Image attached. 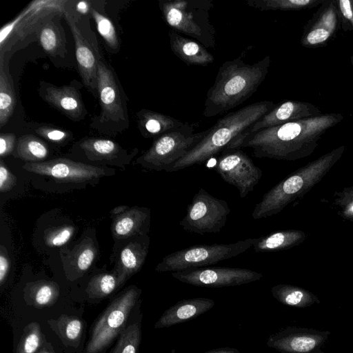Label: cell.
<instances>
[{
	"label": "cell",
	"instance_id": "obj_34",
	"mask_svg": "<svg viewBox=\"0 0 353 353\" xmlns=\"http://www.w3.org/2000/svg\"><path fill=\"white\" fill-rule=\"evenodd\" d=\"M141 339V323L136 322L122 331L111 353H137Z\"/></svg>",
	"mask_w": 353,
	"mask_h": 353
},
{
	"label": "cell",
	"instance_id": "obj_17",
	"mask_svg": "<svg viewBox=\"0 0 353 353\" xmlns=\"http://www.w3.org/2000/svg\"><path fill=\"white\" fill-rule=\"evenodd\" d=\"M321 110L315 105L296 100L283 101L261 117L243 134L255 132L290 121L316 117Z\"/></svg>",
	"mask_w": 353,
	"mask_h": 353
},
{
	"label": "cell",
	"instance_id": "obj_47",
	"mask_svg": "<svg viewBox=\"0 0 353 353\" xmlns=\"http://www.w3.org/2000/svg\"><path fill=\"white\" fill-rule=\"evenodd\" d=\"M204 353H240V352L234 347H222L209 350Z\"/></svg>",
	"mask_w": 353,
	"mask_h": 353
},
{
	"label": "cell",
	"instance_id": "obj_46",
	"mask_svg": "<svg viewBox=\"0 0 353 353\" xmlns=\"http://www.w3.org/2000/svg\"><path fill=\"white\" fill-rule=\"evenodd\" d=\"M76 8L77 12L82 14L88 13L91 10L90 2L88 1H79L76 5Z\"/></svg>",
	"mask_w": 353,
	"mask_h": 353
},
{
	"label": "cell",
	"instance_id": "obj_5",
	"mask_svg": "<svg viewBox=\"0 0 353 353\" xmlns=\"http://www.w3.org/2000/svg\"><path fill=\"white\" fill-rule=\"evenodd\" d=\"M162 18L173 31L185 34L206 48L216 46V30L210 20L212 0H160Z\"/></svg>",
	"mask_w": 353,
	"mask_h": 353
},
{
	"label": "cell",
	"instance_id": "obj_19",
	"mask_svg": "<svg viewBox=\"0 0 353 353\" xmlns=\"http://www.w3.org/2000/svg\"><path fill=\"white\" fill-rule=\"evenodd\" d=\"M214 305L212 299L197 297L183 299L168 308L154 324V328L169 327L194 319Z\"/></svg>",
	"mask_w": 353,
	"mask_h": 353
},
{
	"label": "cell",
	"instance_id": "obj_38",
	"mask_svg": "<svg viewBox=\"0 0 353 353\" xmlns=\"http://www.w3.org/2000/svg\"><path fill=\"white\" fill-rule=\"evenodd\" d=\"M333 204L341 217L353 223V186L335 191L333 194Z\"/></svg>",
	"mask_w": 353,
	"mask_h": 353
},
{
	"label": "cell",
	"instance_id": "obj_35",
	"mask_svg": "<svg viewBox=\"0 0 353 353\" xmlns=\"http://www.w3.org/2000/svg\"><path fill=\"white\" fill-rule=\"evenodd\" d=\"M42 343L41 327L37 322L28 324L23 329L16 353H36Z\"/></svg>",
	"mask_w": 353,
	"mask_h": 353
},
{
	"label": "cell",
	"instance_id": "obj_37",
	"mask_svg": "<svg viewBox=\"0 0 353 353\" xmlns=\"http://www.w3.org/2000/svg\"><path fill=\"white\" fill-rule=\"evenodd\" d=\"M90 12L95 21L98 32L107 45L112 49H118V37L112 21L93 8H91Z\"/></svg>",
	"mask_w": 353,
	"mask_h": 353
},
{
	"label": "cell",
	"instance_id": "obj_9",
	"mask_svg": "<svg viewBox=\"0 0 353 353\" xmlns=\"http://www.w3.org/2000/svg\"><path fill=\"white\" fill-rule=\"evenodd\" d=\"M140 294L141 290L131 288L111 303L94 324L86 353L102 352L122 332Z\"/></svg>",
	"mask_w": 353,
	"mask_h": 353
},
{
	"label": "cell",
	"instance_id": "obj_6",
	"mask_svg": "<svg viewBox=\"0 0 353 353\" xmlns=\"http://www.w3.org/2000/svg\"><path fill=\"white\" fill-rule=\"evenodd\" d=\"M257 238L230 244L194 245L165 256L155 268L157 272H176L205 267L235 257L253 247Z\"/></svg>",
	"mask_w": 353,
	"mask_h": 353
},
{
	"label": "cell",
	"instance_id": "obj_8",
	"mask_svg": "<svg viewBox=\"0 0 353 353\" xmlns=\"http://www.w3.org/2000/svg\"><path fill=\"white\" fill-rule=\"evenodd\" d=\"M97 92L101 113L94 128L105 132L122 131L128 126V117L122 90L112 70L102 61L97 65Z\"/></svg>",
	"mask_w": 353,
	"mask_h": 353
},
{
	"label": "cell",
	"instance_id": "obj_12",
	"mask_svg": "<svg viewBox=\"0 0 353 353\" xmlns=\"http://www.w3.org/2000/svg\"><path fill=\"white\" fill-rule=\"evenodd\" d=\"M182 283L207 288L238 286L260 280L263 274L247 268L202 267L172 272Z\"/></svg>",
	"mask_w": 353,
	"mask_h": 353
},
{
	"label": "cell",
	"instance_id": "obj_10",
	"mask_svg": "<svg viewBox=\"0 0 353 353\" xmlns=\"http://www.w3.org/2000/svg\"><path fill=\"white\" fill-rule=\"evenodd\" d=\"M230 212L228 203L200 188L188 205L179 225L190 233L201 235L218 233L225 226Z\"/></svg>",
	"mask_w": 353,
	"mask_h": 353
},
{
	"label": "cell",
	"instance_id": "obj_18",
	"mask_svg": "<svg viewBox=\"0 0 353 353\" xmlns=\"http://www.w3.org/2000/svg\"><path fill=\"white\" fill-rule=\"evenodd\" d=\"M64 15L73 35L76 58L83 83L92 92H94L97 91L98 61L90 45L83 37L72 15L66 11Z\"/></svg>",
	"mask_w": 353,
	"mask_h": 353
},
{
	"label": "cell",
	"instance_id": "obj_33",
	"mask_svg": "<svg viewBox=\"0 0 353 353\" xmlns=\"http://www.w3.org/2000/svg\"><path fill=\"white\" fill-rule=\"evenodd\" d=\"M81 147L88 156L97 159H110L119 151L118 144L112 140L100 138L85 139Z\"/></svg>",
	"mask_w": 353,
	"mask_h": 353
},
{
	"label": "cell",
	"instance_id": "obj_21",
	"mask_svg": "<svg viewBox=\"0 0 353 353\" xmlns=\"http://www.w3.org/2000/svg\"><path fill=\"white\" fill-rule=\"evenodd\" d=\"M43 99L72 120L83 116V103L79 92L74 87L50 85L45 90Z\"/></svg>",
	"mask_w": 353,
	"mask_h": 353
},
{
	"label": "cell",
	"instance_id": "obj_15",
	"mask_svg": "<svg viewBox=\"0 0 353 353\" xmlns=\"http://www.w3.org/2000/svg\"><path fill=\"white\" fill-rule=\"evenodd\" d=\"M23 168L31 172L69 182H83L105 174L104 170L100 168L62 158L43 162H28Z\"/></svg>",
	"mask_w": 353,
	"mask_h": 353
},
{
	"label": "cell",
	"instance_id": "obj_28",
	"mask_svg": "<svg viewBox=\"0 0 353 353\" xmlns=\"http://www.w3.org/2000/svg\"><path fill=\"white\" fill-rule=\"evenodd\" d=\"M150 221V210L134 208L119 216L114 223L113 232L117 237L131 236Z\"/></svg>",
	"mask_w": 353,
	"mask_h": 353
},
{
	"label": "cell",
	"instance_id": "obj_16",
	"mask_svg": "<svg viewBox=\"0 0 353 353\" xmlns=\"http://www.w3.org/2000/svg\"><path fill=\"white\" fill-rule=\"evenodd\" d=\"M66 2L63 0L32 1L24 9L25 14L16 27L8 42L11 45L23 40L30 34L38 32L49 21L64 14Z\"/></svg>",
	"mask_w": 353,
	"mask_h": 353
},
{
	"label": "cell",
	"instance_id": "obj_40",
	"mask_svg": "<svg viewBox=\"0 0 353 353\" xmlns=\"http://www.w3.org/2000/svg\"><path fill=\"white\" fill-rule=\"evenodd\" d=\"M73 230V228L69 226L54 230L46 236V243L51 247L61 246L71 238Z\"/></svg>",
	"mask_w": 353,
	"mask_h": 353
},
{
	"label": "cell",
	"instance_id": "obj_7",
	"mask_svg": "<svg viewBox=\"0 0 353 353\" xmlns=\"http://www.w3.org/2000/svg\"><path fill=\"white\" fill-rule=\"evenodd\" d=\"M197 123L184 125L156 138L150 148L139 159L145 168L157 171L165 168L182 158L208 133V129L196 132Z\"/></svg>",
	"mask_w": 353,
	"mask_h": 353
},
{
	"label": "cell",
	"instance_id": "obj_50",
	"mask_svg": "<svg viewBox=\"0 0 353 353\" xmlns=\"http://www.w3.org/2000/svg\"><path fill=\"white\" fill-rule=\"evenodd\" d=\"M350 61H351L352 65H353V54L351 57Z\"/></svg>",
	"mask_w": 353,
	"mask_h": 353
},
{
	"label": "cell",
	"instance_id": "obj_4",
	"mask_svg": "<svg viewBox=\"0 0 353 353\" xmlns=\"http://www.w3.org/2000/svg\"><path fill=\"white\" fill-rule=\"evenodd\" d=\"M341 145L295 170L263 196L252 213L254 219L280 213L289 204L302 198L318 184L342 157Z\"/></svg>",
	"mask_w": 353,
	"mask_h": 353
},
{
	"label": "cell",
	"instance_id": "obj_29",
	"mask_svg": "<svg viewBox=\"0 0 353 353\" xmlns=\"http://www.w3.org/2000/svg\"><path fill=\"white\" fill-rule=\"evenodd\" d=\"M325 0H247L250 7L261 11L301 10L321 5Z\"/></svg>",
	"mask_w": 353,
	"mask_h": 353
},
{
	"label": "cell",
	"instance_id": "obj_48",
	"mask_svg": "<svg viewBox=\"0 0 353 353\" xmlns=\"http://www.w3.org/2000/svg\"><path fill=\"white\" fill-rule=\"evenodd\" d=\"M39 353H55L52 348L50 347H43Z\"/></svg>",
	"mask_w": 353,
	"mask_h": 353
},
{
	"label": "cell",
	"instance_id": "obj_20",
	"mask_svg": "<svg viewBox=\"0 0 353 353\" xmlns=\"http://www.w3.org/2000/svg\"><path fill=\"white\" fill-rule=\"evenodd\" d=\"M168 36L172 52L186 65L205 66L214 61V56L199 42L171 29Z\"/></svg>",
	"mask_w": 353,
	"mask_h": 353
},
{
	"label": "cell",
	"instance_id": "obj_11",
	"mask_svg": "<svg viewBox=\"0 0 353 353\" xmlns=\"http://www.w3.org/2000/svg\"><path fill=\"white\" fill-rule=\"evenodd\" d=\"M213 169L238 189L241 198L252 192L262 176V170L241 149L223 150L217 156Z\"/></svg>",
	"mask_w": 353,
	"mask_h": 353
},
{
	"label": "cell",
	"instance_id": "obj_2",
	"mask_svg": "<svg viewBox=\"0 0 353 353\" xmlns=\"http://www.w3.org/2000/svg\"><path fill=\"white\" fill-rule=\"evenodd\" d=\"M248 48L219 68L214 84L206 94L203 115L215 117L230 110L249 99L263 83L268 73L270 57L257 62H244Z\"/></svg>",
	"mask_w": 353,
	"mask_h": 353
},
{
	"label": "cell",
	"instance_id": "obj_36",
	"mask_svg": "<svg viewBox=\"0 0 353 353\" xmlns=\"http://www.w3.org/2000/svg\"><path fill=\"white\" fill-rule=\"evenodd\" d=\"M117 285V278L112 274H102L94 276L86 292L91 299H102L111 294Z\"/></svg>",
	"mask_w": 353,
	"mask_h": 353
},
{
	"label": "cell",
	"instance_id": "obj_13",
	"mask_svg": "<svg viewBox=\"0 0 353 353\" xmlns=\"http://www.w3.org/2000/svg\"><path fill=\"white\" fill-rule=\"evenodd\" d=\"M330 331L288 326L270 335L266 345L280 353H325Z\"/></svg>",
	"mask_w": 353,
	"mask_h": 353
},
{
	"label": "cell",
	"instance_id": "obj_43",
	"mask_svg": "<svg viewBox=\"0 0 353 353\" xmlns=\"http://www.w3.org/2000/svg\"><path fill=\"white\" fill-rule=\"evenodd\" d=\"M16 184V178L11 173L3 162L1 161L0 165V191L5 192L11 190Z\"/></svg>",
	"mask_w": 353,
	"mask_h": 353
},
{
	"label": "cell",
	"instance_id": "obj_44",
	"mask_svg": "<svg viewBox=\"0 0 353 353\" xmlns=\"http://www.w3.org/2000/svg\"><path fill=\"white\" fill-rule=\"evenodd\" d=\"M16 137L13 133L0 134V156L4 157L14 150Z\"/></svg>",
	"mask_w": 353,
	"mask_h": 353
},
{
	"label": "cell",
	"instance_id": "obj_41",
	"mask_svg": "<svg viewBox=\"0 0 353 353\" xmlns=\"http://www.w3.org/2000/svg\"><path fill=\"white\" fill-rule=\"evenodd\" d=\"M35 131L40 136L54 142H61L69 136L67 132L61 129L46 125L39 127Z\"/></svg>",
	"mask_w": 353,
	"mask_h": 353
},
{
	"label": "cell",
	"instance_id": "obj_32",
	"mask_svg": "<svg viewBox=\"0 0 353 353\" xmlns=\"http://www.w3.org/2000/svg\"><path fill=\"white\" fill-rule=\"evenodd\" d=\"M48 323L64 342L73 345L79 341L83 326L79 318L63 315Z\"/></svg>",
	"mask_w": 353,
	"mask_h": 353
},
{
	"label": "cell",
	"instance_id": "obj_27",
	"mask_svg": "<svg viewBox=\"0 0 353 353\" xmlns=\"http://www.w3.org/2000/svg\"><path fill=\"white\" fill-rule=\"evenodd\" d=\"M59 296V289L57 283L42 281L29 286L25 292L24 299L27 304L39 308L52 305Z\"/></svg>",
	"mask_w": 353,
	"mask_h": 353
},
{
	"label": "cell",
	"instance_id": "obj_14",
	"mask_svg": "<svg viewBox=\"0 0 353 353\" xmlns=\"http://www.w3.org/2000/svg\"><path fill=\"white\" fill-rule=\"evenodd\" d=\"M340 26L336 0H325L305 26L301 44L306 48L324 46L336 34Z\"/></svg>",
	"mask_w": 353,
	"mask_h": 353
},
{
	"label": "cell",
	"instance_id": "obj_26",
	"mask_svg": "<svg viewBox=\"0 0 353 353\" xmlns=\"http://www.w3.org/2000/svg\"><path fill=\"white\" fill-rule=\"evenodd\" d=\"M39 40L43 49L51 56L65 54V37L59 23L53 19L45 23L38 31Z\"/></svg>",
	"mask_w": 353,
	"mask_h": 353
},
{
	"label": "cell",
	"instance_id": "obj_22",
	"mask_svg": "<svg viewBox=\"0 0 353 353\" xmlns=\"http://www.w3.org/2000/svg\"><path fill=\"white\" fill-rule=\"evenodd\" d=\"M137 117L138 127L143 136L155 139L185 123L171 116L147 109L139 111Z\"/></svg>",
	"mask_w": 353,
	"mask_h": 353
},
{
	"label": "cell",
	"instance_id": "obj_1",
	"mask_svg": "<svg viewBox=\"0 0 353 353\" xmlns=\"http://www.w3.org/2000/svg\"><path fill=\"white\" fill-rule=\"evenodd\" d=\"M340 113L290 121L239 136L227 149H252L257 158L296 161L311 155L322 137L343 119Z\"/></svg>",
	"mask_w": 353,
	"mask_h": 353
},
{
	"label": "cell",
	"instance_id": "obj_24",
	"mask_svg": "<svg viewBox=\"0 0 353 353\" xmlns=\"http://www.w3.org/2000/svg\"><path fill=\"white\" fill-rule=\"evenodd\" d=\"M148 245L149 239L147 238L143 243H130L122 250L117 276L118 286L141 269L147 256Z\"/></svg>",
	"mask_w": 353,
	"mask_h": 353
},
{
	"label": "cell",
	"instance_id": "obj_25",
	"mask_svg": "<svg viewBox=\"0 0 353 353\" xmlns=\"http://www.w3.org/2000/svg\"><path fill=\"white\" fill-rule=\"evenodd\" d=\"M270 291L279 302L294 307L304 308L320 303L316 295L293 285L278 284L272 287Z\"/></svg>",
	"mask_w": 353,
	"mask_h": 353
},
{
	"label": "cell",
	"instance_id": "obj_49",
	"mask_svg": "<svg viewBox=\"0 0 353 353\" xmlns=\"http://www.w3.org/2000/svg\"><path fill=\"white\" fill-rule=\"evenodd\" d=\"M118 209H119L118 208H117V209L116 208L114 209L112 212V213H118V212H117ZM125 209V206L121 207V208H119V210H121V211H123Z\"/></svg>",
	"mask_w": 353,
	"mask_h": 353
},
{
	"label": "cell",
	"instance_id": "obj_31",
	"mask_svg": "<svg viewBox=\"0 0 353 353\" xmlns=\"http://www.w3.org/2000/svg\"><path fill=\"white\" fill-rule=\"evenodd\" d=\"M48 148L38 137L28 134L19 137L17 144V155L20 159L36 162L47 157Z\"/></svg>",
	"mask_w": 353,
	"mask_h": 353
},
{
	"label": "cell",
	"instance_id": "obj_39",
	"mask_svg": "<svg viewBox=\"0 0 353 353\" xmlns=\"http://www.w3.org/2000/svg\"><path fill=\"white\" fill-rule=\"evenodd\" d=\"M336 6L345 31H353V0H336Z\"/></svg>",
	"mask_w": 353,
	"mask_h": 353
},
{
	"label": "cell",
	"instance_id": "obj_42",
	"mask_svg": "<svg viewBox=\"0 0 353 353\" xmlns=\"http://www.w3.org/2000/svg\"><path fill=\"white\" fill-rule=\"evenodd\" d=\"M95 256V252L93 247H85L78 254L76 259L77 268L80 271L87 270L92 263Z\"/></svg>",
	"mask_w": 353,
	"mask_h": 353
},
{
	"label": "cell",
	"instance_id": "obj_3",
	"mask_svg": "<svg viewBox=\"0 0 353 353\" xmlns=\"http://www.w3.org/2000/svg\"><path fill=\"white\" fill-rule=\"evenodd\" d=\"M275 105L273 101H261L225 114L208 129L205 137L191 150L165 170L168 172L179 171L194 165H201L210 158L218 156Z\"/></svg>",
	"mask_w": 353,
	"mask_h": 353
},
{
	"label": "cell",
	"instance_id": "obj_23",
	"mask_svg": "<svg viewBox=\"0 0 353 353\" xmlns=\"http://www.w3.org/2000/svg\"><path fill=\"white\" fill-rule=\"evenodd\" d=\"M307 234L301 230L288 229L277 231L257 238L253 245L256 252H278L290 249L302 243Z\"/></svg>",
	"mask_w": 353,
	"mask_h": 353
},
{
	"label": "cell",
	"instance_id": "obj_45",
	"mask_svg": "<svg viewBox=\"0 0 353 353\" xmlns=\"http://www.w3.org/2000/svg\"><path fill=\"white\" fill-rule=\"evenodd\" d=\"M9 270V261L3 253L0 255V285H2L6 279Z\"/></svg>",
	"mask_w": 353,
	"mask_h": 353
},
{
	"label": "cell",
	"instance_id": "obj_30",
	"mask_svg": "<svg viewBox=\"0 0 353 353\" xmlns=\"http://www.w3.org/2000/svg\"><path fill=\"white\" fill-rule=\"evenodd\" d=\"M0 66V128H2L13 114L16 97L13 83L3 70V59Z\"/></svg>",
	"mask_w": 353,
	"mask_h": 353
}]
</instances>
